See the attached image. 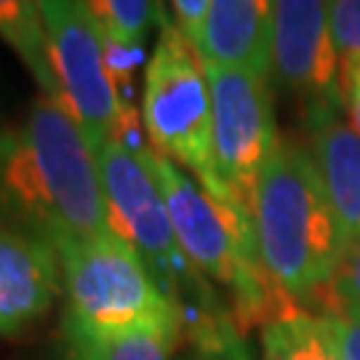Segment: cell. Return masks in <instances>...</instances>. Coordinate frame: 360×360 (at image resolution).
I'll use <instances>...</instances> for the list:
<instances>
[{
  "mask_svg": "<svg viewBox=\"0 0 360 360\" xmlns=\"http://www.w3.org/2000/svg\"><path fill=\"white\" fill-rule=\"evenodd\" d=\"M181 334V323L139 326L115 334H86L65 328L62 360H171Z\"/></svg>",
  "mask_w": 360,
  "mask_h": 360,
  "instance_id": "obj_13",
  "label": "cell"
},
{
  "mask_svg": "<svg viewBox=\"0 0 360 360\" xmlns=\"http://www.w3.org/2000/svg\"><path fill=\"white\" fill-rule=\"evenodd\" d=\"M326 312L360 318V238L347 248L331 285L323 291Z\"/></svg>",
  "mask_w": 360,
  "mask_h": 360,
  "instance_id": "obj_18",
  "label": "cell"
},
{
  "mask_svg": "<svg viewBox=\"0 0 360 360\" xmlns=\"http://www.w3.org/2000/svg\"><path fill=\"white\" fill-rule=\"evenodd\" d=\"M49 65L59 102L86 134L94 153L115 139L134 110L110 72V49L96 16L83 0H38Z\"/></svg>",
  "mask_w": 360,
  "mask_h": 360,
  "instance_id": "obj_7",
  "label": "cell"
},
{
  "mask_svg": "<svg viewBox=\"0 0 360 360\" xmlns=\"http://www.w3.org/2000/svg\"><path fill=\"white\" fill-rule=\"evenodd\" d=\"M339 65L328 0H272L270 70L281 86L304 104L342 99Z\"/></svg>",
  "mask_w": 360,
  "mask_h": 360,
  "instance_id": "obj_9",
  "label": "cell"
},
{
  "mask_svg": "<svg viewBox=\"0 0 360 360\" xmlns=\"http://www.w3.org/2000/svg\"><path fill=\"white\" fill-rule=\"evenodd\" d=\"M56 251L67 296L65 328L115 334L158 323L184 326L179 307L155 283L136 248L112 230Z\"/></svg>",
  "mask_w": 360,
  "mask_h": 360,
  "instance_id": "obj_6",
  "label": "cell"
},
{
  "mask_svg": "<svg viewBox=\"0 0 360 360\" xmlns=\"http://www.w3.org/2000/svg\"><path fill=\"white\" fill-rule=\"evenodd\" d=\"M262 360H345L323 331L318 315L288 302L262 326Z\"/></svg>",
  "mask_w": 360,
  "mask_h": 360,
  "instance_id": "obj_14",
  "label": "cell"
},
{
  "mask_svg": "<svg viewBox=\"0 0 360 360\" xmlns=\"http://www.w3.org/2000/svg\"><path fill=\"white\" fill-rule=\"evenodd\" d=\"M0 224L53 248L110 232L96 153L49 96L0 129Z\"/></svg>",
  "mask_w": 360,
  "mask_h": 360,
  "instance_id": "obj_1",
  "label": "cell"
},
{
  "mask_svg": "<svg viewBox=\"0 0 360 360\" xmlns=\"http://www.w3.org/2000/svg\"><path fill=\"white\" fill-rule=\"evenodd\" d=\"M62 291L59 251L46 240L0 224V336L22 334Z\"/></svg>",
  "mask_w": 360,
  "mask_h": 360,
  "instance_id": "obj_11",
  "label": "cell"
},
{
  "mask_svg": "<svg viewBox=\"0 0 360 360\" xmlns=\"http://www.w3.org/2000/svg\"><path fill=\"white\" fill-rule=\"evenodd\" d=\"M142 160L166 200L168 217L184 257L203 278L230 291L232 318L240 331L264 326L294 302L267 278L257 251L251 211L221 203L174 160L142 147Z\"/></svg>",
  "mask_w": 360,
  "mask_h": 360,
  "instance_id": "obj_3",
  "label": "cell"
},
{
  "mask_svg": "<svg viewBox=\"0 0 360 360\" xmlns=\"http://www.w3.org/2000/svg\"><path fill=\"white\" fill-rule=\"evenodd\" d=\"M339 91H342V104L347 110L349 123L360 134V56L358 59H345L342 62Z\"/></svg>",
  "mask_w": 360,
  "mask_h": 360,
  "instance_id": "obj_22",
  "label": "cell"
},
{
  "mask_svg": "<svg viewBox=\"0 0 360 360\" xmlns=\"http://www.w3.org/2000/svg\"><path fill=\"white\" fill-rule=\"evenodd\" d=\"M144 144V139L117 134L96 150L107 221L110 230L136 248L147 270L153 272L155 283L179 307L181 321L187 326L198 315L217 309L219 302L206 278L181 251L160 187L142 160Z\"/></svg>",
  "mask_w": 360,
  "mask_h": 360,
  "instance_id": "obj_4",
  "label": "cell"
},
{
  "mask_svg": "<svg viewBox=\"0 0 360 360\" xmlns=\"http://www.w3.org/2000/svg\"><path fill=\"white\" fill-rule=\"evenodd\" d=\"M323 331L331 339L345 360H360V318L349 315H334V312H323L318 315Z\"/></svg>",
  "mask_w": 360,
  "mask_h": 360,
  "instance_id": "obj_20",
  "label": "cell"
},
{
  "mask_svg": "<svg viewBox=\"0 0 360 360\" xmlns=\"http://www.w3.org/2000/svg\"><path fill=\"white\" fill-rule=\"evenodd\" d=\"M139 115L147 144L155 153L187 168L217 200L245 206L217 171L206 65L176 22H163L155 51L147 59Z\"/></svg>",
  "mask_w": 360,
  "mask_h": 360,
  "instance_id": "obj_5",
  "label": "cell"
},
{
  "mask_svg": "<svg viewBox=\"0 0 360 360\" xmlns=\"http://www.w3.org/2000/svg\"><path fill=\"white\" fill-rule=\"evenodd\" d=\"M198 56L206 65L267 75L272 62V0H211Z\"/></svg>",
  "mask_w": 360,
  "mask_h": 360,
  "instance_id": "obj_12",
  "label": "cell"
},
{
  "mask_svg": "<svg viewBox=\"0 0 360 360\" xmlns=\"http://www.w3.org/2000/svg\"><path fill=\"white\" fill-rule=\"evenodd\" d=\"M190 352L184 360H254L232 309H208L184 326Z\"/></svg>",
  "mask_w": 360,
  "mask_h": 360,
  "instance_id": "obj_16",
  "label": "cell"
},
{
  "mask_svg": "<svg viewBox=\"0 0 360 360\" xmlns=\"http://www.w3.org/2000/svg\"><path fill=\"white\" fill-rule=\"evenodd\" d=\"M171 6H174V16H176V27L181 30V35L198 51L211 0H171Z\"/></svg>",
  "mask_w": 360,
  "mask_h": 360,
  "instance_id": "obj_21",
  "label": "cell"
},
{
  "mask_svg": "<svg viewBox=\"0 0 360 360\" xmlns=\"http://www.w3.org/2000/svg\"><path fill=\"white\" fill-rule=\"evenodd\" d=\"M251 224L262 267L288 299L323 294L347 254L334 208L309 150L281 142L251 195Z\"/></svg>",
  "mask_w": 360,
  "mask_h": 360,
  "instance_id": "obj_2",
  "label": "cell"
},
{
  "mask_svg": "<svg viewBox=\"0 0 360 360\" xmlns=\"http://www.w3.org/2000/svg\"><path fill=\"white\" fill-rule=\"evenodd\" d=\"M331 6V30L339 59L360 56V0H328Z\"/></svg>",
  "mask_w": 360,
  "mask_h": 360,
  "instance_id": "obj_19",
  "label": "cell"
},
{
  "mask_svg": "<svg viewBox=\"0 0 360 360\" xmlns=\"http://www.w3.org/2000/svg\"><path fill=\"white\" fill-rule=\"evenodd\" d=\"M102 27L107 46L142 51L155 25V0H83Z\"/></svg>",
  "mask_w": 360,
  "mask_h": 360,
  "instance_id": "obj_17",
  "label": "cell"
},
{
  "mask_svg": "<svg viewBox=\"0 0 360 360\" xmlns=\"http://www.w3.org/2000/svg\"><path fill=\"white\" fill-rule=\"evenodd\" d=\"M206 75L214 110L217 171L232 193L251 206L262 168L283 142L275 123L267 75L219 65H206Z\"/></svg>",
  "mask_w": 360,
  "mask_h": 360,
  "instance_id": "obj_8",
  "label": "cell"
},
{
  "mask_svg": "<svg viewBox=\"0 0 360 360\" xmlns=\"http://www.w3.org/2000/svg\"><path fill=\"white\" fill-rule=\"evenodd\" d=\"M342 107V99L304 104V126L309 155L349 248L360 238V134Z\"/></svg>",
  "mask_w": 360,
  "mask_h": 360,
  "instance_id": "obj_10",
  "label": "cell"
},
{
  "mask_svg": "<svg viewBox=\"0 0 360 360\" xmlns=\"http://www.w3.org/2000/svg\"><path fill=\"white\" fill-rule=\"evenodd\" d=\"M0 38L22 59L43 96L53 99L56 86L49 65V43L38 0H0Z\"/></svg>",
  "mask_w": 360,
  "mask_h": 360,
  "instance_id": "obj_15",
  "label": "cell"
}]
</instances>
